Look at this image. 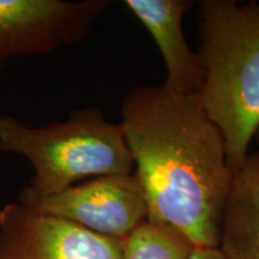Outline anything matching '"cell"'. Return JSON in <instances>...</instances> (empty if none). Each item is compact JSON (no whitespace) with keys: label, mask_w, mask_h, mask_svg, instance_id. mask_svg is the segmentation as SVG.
Wrapping results in <instances>:
<instances>
[{"label":"cell","mask_w":259,"mask_h":259,"mask_svg":"<svg viewBox=\"0 0 259 259\" xmlns=\"http://www.w3.org/2000/svg\"><path fill=\"white\" fill-rule=\"evenodd\" d=\"M148 203V221L177 229L194 246L218 247L232 181L223 137L198 95L138 85L121 103V122Z\"/></svg>","instance_id":"obj_1"},{"label":"cell","mask_w":259,"mask_h":259,"mask_svg":"<svg viewBox=\"0 0 259 259\" xmlns=\"http://www.w3.org/2000/svg\"><path fill=\"white\" fill-rule=\"evenodd\" d=\"M199 102L218 126L234 174L259 128V3L200 0Z\"/></svg>","instance_id":"obj_2"},{"label":"cell","mask_w":259,"mask_h":259,"mask_svg":"<svg viewBox=\"0 0 259 259\" xmlns=\"http://www.w3.org/2000/svg\"><path fill=\"white\" fill-rule=\"evenodd\" d=\"M0 151L24 157L34 169L19 198H44L93 178L135 170L120 124L97 107L74 109L45 126L0 114Z\"/></svg>","instance_id":"obj_3"},{"label":"cell","mask_w":259,"mask_h":259,"mask_svg":"<svg viewBox=\"0 0 259 259\" xmlns=\"http://www.w3.org/2000/svg\"><path fill=\"white\" fill-rule=\"evenodd\" d=\"M107 5V0H0V73L17 58L83 41Z\"/></svg>","instance_id":"obj_4"},{"label":"cell","mask_w":259,"mask_h":259,"mask_svg":"<svg viewBox=\"0 0 259 259\" xmlns=\"http://www.w3.org/2000/svg\"><path fill=\"white\" fill-rule=\"evenodd\" d=\"M18 202L119 241L149 220L143 187L135 173L93 178L53 196L19 198Z\"/></svg>","instance_id":"obj_5"},{"label":"cell","mask_w":259,"mask_h":259,"mask_svg":"<svg viewBox=\"0 0 259 259\" xmlns=\"http://www.w3.org/2000/svg\"><path fill=\"white\" fill-rule=\"evenodd\" d=\"M120 242L21 202L0 209V259H120Z\"/></svg>","instance_id":"obj_6"},{"label":"cell","mask_w":259,"mask_h":259,"mask_svg":"<svg viewBox=\"0 0 259 259\" xmlns=\"http://www.w3.org/2000/svg\"><path fill=\"white\" fill-rule=\"evenodd\" d=\"M125 8L141 22L160 51L166 80L162 85L178 95H199L203 66L198 53L191 50L183 21L193 8L192 0H124Z\"/></svg>","instance_id":"obj_7"},{"label":"cell","mask_w":259,"mask_h":259,"mask_svg":"<svg viewBox=\"0 0 259 259\" xmlns=\"http://www.w3.org/2000/svg\"><path fill=\"white\" fill-rule=\"evenodd\" d=\"M218 247L227 259H259V149L233 174Z\"/></svg>","instance_id":"obj_8"},{"label":"cell","mask_w":259,"mask_h":259,"mask_svg":"<svg viewBox=\"0 0 259 259\" xmlns=\"http://www.w3.org/2000/svg\"><path fill=\"white\" fill-rule=\"evenodd\" d=\"M194 245L177 229L147 221L120 242V259H187Z\"/></svg>","instance_id":"obj_9"},{"label":"cell","mask_w":259,"mask_h":259,"mask_svg":"<svg viewBox=\"0 0 259 259\" xmlns=\"http://www.w3.org/2000/svg\"><path fill=\"white\" fill-rule=\"evenodd\" d=\"M187 259H227L219 247H204V246H194Z\"/></svg>","instance_id":"obj_10"},{"label":"cell","mask_w":259,"mask_h":259,"mask_svg":"<svg viewBox=\"0 0 259 259\" xmlns=\"http://www.w3.org/2000/svg\"><path fill=\"white\" fill-rule=\"evenodd\" d=\"M254 141L257 142V144H258V148H259V128H258L257 134H255V136H254Z\"/></svg>","instance_id":"obj_11"}]
</instances>
